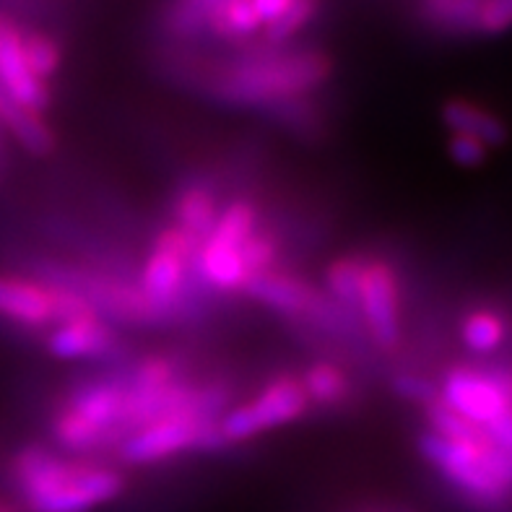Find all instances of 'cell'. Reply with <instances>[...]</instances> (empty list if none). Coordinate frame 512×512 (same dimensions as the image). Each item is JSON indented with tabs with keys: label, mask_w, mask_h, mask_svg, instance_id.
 <instances>
[{
	"label": "cell",
	"mask_w": 512,
	"mask_h": 512,
	"mask_svg": "<svg viewBox=\"0 0 512 512\" xmlns=\"http://www.w3.org/2000/svg\"><path fill=\"white\" fill-rule=\"evenodd\" d=\"M331 65L320 55H260L216 81L214 94L229 104H279L297 99L328 78Z\"/></svg>",
	"instance_id": "cell-1"
},
{
	"label": "cell",
	"mask_w": 512,
	"mask_h": 512,
	"mask_svg": "<svg viewBox=\"0 0 512 512\" xmlns=\"http://www.w3.org/2000/svg\"><path fill=\"white\" fill-rule=\"evenodd\" d=\"M42 281L68 286L89 302L107 323L123 325H172L175 315L167 307L151 302L138 284H130L102 271H86L71 266H45Z\"/></svg>",
	"instance_id": "cell-2"
},
{
	"label": "cell",
	"mask_w": 512,
	"mask_h": 512,
	"mask_svg": "<svg viewBox=\"0 0 512 512\" xmlns=\"http://www.w3.org/2000/svg\"><path fill=\"white\" fill-rule=\"evenodd\" d=\"M307 411H310V401H307L302 383L292 375H279L273 377L253 401L229 409L219 419V427L229 445H234V442L250 440L266 429L297 422Z\"/></svg>",
	"instance_id": "cell-3"
},
{
	"label": "cell",
	"mask_w": 512,
	"mask_h": 512,
	"mask_svg": "<svg viewBox=\"0 0 512 512\" xmlns=\"http://www.w3.org/2000/svg\"><path fill=\"white\" fill-rule=\"evenodd\" d=\"M357 315L372 344L385 351L396 349L401 341V289L396 268L388 260H364Z\"/></svg>",
	"instance_id": "cell-4"
},
{
	"label": "cell",
	"mask_w": 512,
	"mask_h": 512,
	"mask_svg": "<svg viewBox=\"0 0 512 512\" xmlns=\"http://www.w3.org/2000/svg\"><path fill=\"white\" fill-rule=\"evenodd\" d=\"M440 401L476 427H489L512 406V377L455 367L440 390Z\"/></svg>",
	"instance_id": "cell-5"
},
{
	"label": "cell",
	"mask_w": 512,
	"mask_h": 512,
	"mask_svg": "<svg viewBox=\"0 0 512 512\" xmlns=\"http://www.w3.org/2000/svg\"><path fill=\"white\" fill-rule=\"evenodd\" d=\"M125 489V476L110 466L84 461L76 474L68 476L50 492L34 500L19 502L26 512H91L120 497Z\"/></svg>",
	"instance_id": "cell-6"
},
{
	"label": "cell",
	"mask_w": 512,
	"mask_h": 512,
	"mask_svg": "<svg viewBox=\"0 0 512 512\" xmlns=\"http://www.w3.org/2000/svg\"><path fill=\"white\" fill-rule=\"evenodd\" d=\"M203 424L206 422L193 419V416H169V419H162V422H154L133 432L117 448V453L130 466L167 461V458L195 450V440H198V432H201Z\"/></svg>",
	"instance_id": "cell-7"
},
{
	"label": "cell",
	"mask_w": 512,
	"mask_h": 512,
	"mask_svg": "<svg viewBox=\"0 0 512 512\" xmlns=\"http://www.w3.org/2000/svg\"><path fill=\"white\" fill-rule=\"evenodd\" d=\"M125 380L123 375L99 377L78 385L68 393L63 409L81 416L104 435L107 448H120V419H123Z\"/></svg>",
	"instance_id": "cell-8"
},
{
	"label": "cell",
	"mask_w": 512,
	"mask_h": 512,
	"mask_svg": "<svg viewBox=\"0 0 512 512\" xmlns=\"http://www.w3.org/2000/svg\"><path fill=\"white\" fill-rule=\"evenodd\" d=\"M245 294L284 318H297L302 323H310L325 302V292H320L318 286L286 271H268L263 276H255L247 281Z\"/></svg>",
	"instance_id": "cell-9"
},
{
	"label": "cell",
	"mask_w": 512,
	"mask_h": 512,
	"mask_svg": "<svg viewBox=\"0 0 512 512\" xmlns=\"http://www.w3.org/2000/svg\"><path fill=\"white\" fill-rule=\"evenodd\" d=\"M0 89L26 110L42 112L50 107V89L32 76L24 58V37L11 21L0 16Z\"/></svg>",
	"instance_id": "cell-10"
},
{
	"label": "cell",
	"mask_w": 512,
	"mask_h": 512,
	"mask_svg": "<svg viewBox=\"0 0 512 512\" xmlns=\"http://www.w3.org/2000/svg\"><path fill=\"white\" fill-rule=\"evenodd\" d=\"M115 344V331L102 318L58 325L47 336V349L58 359H102L107 354H112Z\"/></svg>",
	"instance_id": "cell-11"
},
{
	"label": "cell",
	"mask_w": 512,
	"mask_h": 512,
	"mask_svg": "<svg viewBox=\"0 0 512 512\" xmlns=\"http://www.w3.org/2000/svg\"><path fill=\"white\" fill-rule=\"evenodd\" d=\"M0 318L26 325V328H45L52 325L50 292L42 281L0 276Z\"/></svg>",
	"instance_id": "cell-12"
},
{
	"label": "cell",
	"mask_w": 512,
	"mask_h": 512,
	"mask_svg": "<svg viewBox=\"0 0 512 512\" xmlns=\"http://www.w3.org/2000/svg\"><path fill=\"white\" fill-rule=\"evenodd\" d=\"M175 227L190 234L195 242H203L219 219V198L208 182H188L182 185L172 203Z\"/></svg>",
	"instance_id": "cell-13"
},
{
	"label": "cell",
	"mask_w": 512,
	"mask_h": 512,
	"mask_svg": "<svg viewBox=\"0 0 512 512\" xmlns=\"http://www.w3.org/2000/svg\"><path fill=\"white\" fill-rule=\"evenodd\" d=\"M0 130H8L13 141L34 156L52 154L58 143L55 130L45 123V117L13 102L3 89H0Z\"/></svg>",
	"instance_id": "cell-14"
},
{
	"label": "cell",
	"mask_w": 512,
	"mask_h": 512,
	"mask_svg": "<svg viewBox=\"0 0 512 512\" xmlns=\"http://www.w3.org/2000/svg\"><path fill=\"white\" fill-rule=\"evenodd\" d=\"M442 123L448 125L450 133H461L481 141L487 149L502 146L507 141V125L489 110L471 104L466 99H450L442 104Z\"/></svg>",
	"instance_id": "cell-15"
},
{
	"label": "cell",
	"mask_w": 512,
	"mask_h": 512,
	"mask_svg": "<svg viewBox=\"0 0 512 512\" xmlns=\"http://www.w3.org/2000/svg\"><path fill=\"white\" fill-rule=\"evenodd\" d=\"M258 208L250 201H234L227 208H221L214 229L201 245L214 250H240L245 240L258 229Z\"/></svg>",
	"instance_id": "cell-16"
},
{
	"label": "cell",
	"mask_w": 512,
	"mask_h": 512,
	"mask_svg": "<svg viewBox=\"0 0 512 512\" xmlns=\"http://www.w3.org/2000/svg\"><path fill=\"white\" fill-rule=\"evenodd\" d=\"M299 383L305 388L307 401L315 403V406H325V409L344 406L354 396V385H351L349 375L333 362L312 364Z\"/></svg>",
	"instance_id": "cell-17"
},
{
	"label": "cell",
	"mask_w": 512,
	"mask_h": 512,
	"mask_svg": "<svg viewBox=\"0 0 512 512\" xmlns=\"http://www.w3.org/2000/svg\"><path fill=\"white\" fill-rule=\"evenodd\" d=\"M362 255H346V258L333 260L325 271V294L336 302L338 307L354 312L359 307V279H362ZM359 318V315H357Z\"/></svg>",
	"instance_id": "cell-18"
},
{
	"label": "cell",
	"mask_w": 512,
	"mask_h": 512,
	"mask_svg": "<svg viewBox=\"0 0 512 512\" xmlns=\"http://www.w3.org/2000/svg\"><path fill=\"white\" fill-rule=\"evenodd\" d=\"M505 333V320L487 310L471 312L466 323H463V341L476 354H489V351L500 349L502 341H505Z\"/></svg>",
	"instance_id": "cell-19"
},
{
	"label": "cell",
	"mask_w": 512,
	"mask_h": 512,
	"mask_svg": "<svg viewBox=\"0 0 512 512\" xmlns=\"http://www.w3.org/2000/svg\"><path fill=\"white\" fill-rule=\"evenodd\" d=\"M208 19L219 34L227 37H242V34L258 32V16H255L253 0H221L214 11L208 13Z\"/></svg>",
	"instance_id": "cell-20"
},
{
	"label": "cell",
	"mask_w": 512,
	"mask_h": 512,
	"mask_svg": "<svg viewBox=\"0 0 512 512\" xmlns=\"http://www.w3.org/2000/svg\"><path fill=\"white\" fill-rule=\"evenodd\" d=\"M123 377L125 383L136 385V388H164V385L182 380L180 364L172 357H162V354L138 359L128 372H123Z\"/></svg>",
	"instance_id": "cell-21"
},
{
	"label": "cell",
	"mask_w": 512,
	"mask_h": 512,
	"mask_svg": "<svg viewBox=\"0 0 512 512\" xmlns=\"http://www.w3.org/2000/svg\"><path fill=\"white\" fill-rule=\"evenodd\" d=\"M240 255L250 279L263 276V273L268 271H276V260H279V240H276L271 232L258 227L250 237H247L245 245L240 247Z\"/></svg>",
	"instance_id": "cell-22"
},
{
	"label": "cell",
	"mask_w": 512,
	"mask_h": 512,
	"mask_svg": "<svg viewBox=\"0 0 512 512\" xmlns=\"http://www.w3.org/2000/svg\"><path fill=\"white\" fill-rule=\"evenodd\" d=\"M24 58L29 71L34 78H39L42 84H47V78H52L60 68V50L45 34H29L24 37Z\"/></svg>",
	"instance_id": "cell-23"
},
{
	"label": "cell",
	"mask_w": 512,
	"mask_h": 512,
	"mask_svg": "<svg viewBox=\"0 0 512 512\" xmlns=\"http://www.w3.org/2000/svg\"><path fill=\"white\" fill-rule=\"evenodd\" d=\"M312 13H315V0H294L279 19L268 24V39L271 42H284L312 19Z\"/></svg>",
	"instance_id": "cell-24"
},
{
	"label": "cell",
	"mask_w": 512,
	"mask_h": 512,
	"mask_svg": "<svg viewBox=\"0 0 512 512\" xmlns=\"http://www.w3.org/2000/svg\"><path fill=\"white\" fill-rule=\"evenodd\" d=\"M448 154L455 164L461 167H481L487 162L489 149L481 141L471 136H461V133H453L448 141Z\"/></svg>",
	"instance_id": "cell-25"
},
{
	"label": "cell",
	"mask_w": 512,
	"mask_h": 512,
	"mask_svg": "<svg viewBox=\"0 0 512 512\" xmlns=\"http://www.w3.org/2000/svg\"><path fill=\"white\" fill-rule=\"evenodd\" d=\"M479 29L487 34H500L512 26V0H487L479 11Z\"/></svg>",
	"instance_id": "cell-26"
},
{
	"label": "cell",
	"mask_w": 512,
	"mask_h": 512,
	"mask_svg": "<svg viewBox=\"0 0 512 512\" xmlns=\"http://www.w3.org/2000/svg\"><path fill=\"white\" fill-rule=\"evenodd\" d=\"M432 13L445 24H466V21H479V11L474 0H429Z\"/></svg>",
	"instance_id": "cell-27"
},
{
	"label": "cell",
	"mask_w": 512,
	"mask_h": 512,
	"mask_svg": "<svg viewBox=\"0 0 512 512\" xmlns=\"http://www.w3.org/2000/svg\"><path fill=\"white\" fill-rule=\"evenodd\" d=\"M396 390L406 401H414L419 406H429V403L440 401V388L429 383V380H424V377L401 375L396 380Z\"/></svg>",
	"instance_id": "cell-28"
},
{
	"label": "cell",
	"mask_w": 512,
	"mask_h": 512,
	"mask_svg": "<svg viewBox=\"0 0 512 512\" xmlns=\"http://www.w3.org/2000/svg\"><path fill=\"white\" fill-rule=\"evenodd\" d=\"M294 0H253V8H255V16H258L260 24H271L286 11V8L292 6Z\"/></svg>",
	"instance_id": "cell-29"
},
{
	"label": "cell",
	"mask_w": 512,
	"mask_h": 512,
	"mask_svg": "<svg viewBox=\"0 0 512 512\" xmlns=\"http://www.w3.org/2000/svg\"><path fill=\"white\" fill-rule=\"evenodd\" d=\"M6 162H8V149H6V136L0 130V177L6 175Z\"/></svg>",
	"instance_id": "cell-30"
},
{
	"label": "cell",
	"mask_w": 512,
	"mask_h": 512,
	"mask_svg": "<svg viewBox=\"0 0 512 512\" xmlns=\"http://www.w3.org/2000/svg\"><path fill=\"white\" fill-rule=\"evenodd\" d=\"M0 512H26V510L16 500H3V497H0Z\"/></svg>",
	"instance_id": "cell-31"
}]
</instances>
